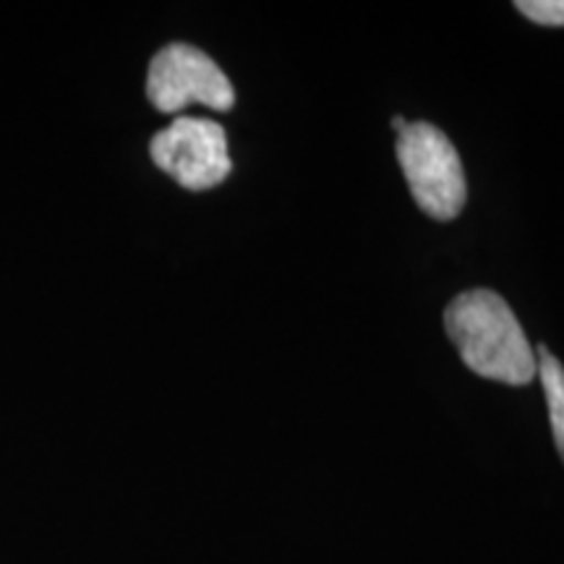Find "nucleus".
Wrapping results in <instances>:
<instances>
[{
    "label": "nucleus",
    "mask_w": 564,
    "mask_h": 564,
    "mask_svg": "<svg viewBox=\"0 0 564 564\" xmlns=\"http://www.w3.org/2000/svg\"><path fill=\"white\" fill-rule=\"evenodd\" d=\"M147 97L160 112H181L194 102L228 112L236 105V91L223 68L199 47L183 42L162 47L152 58Z\"/></svg>",
    "instance_id": "obj_3"
},
{
    "label": "nucleus",
    "mask_w": 564,
    "mask_h": 564,
    "mask_svg": "<svg viewBox=\"0 0 564 564\" xmlns=\"http://www.w3.org/2000/svg\"><path fill=\"white\" fill-rule=\"evenodd\" d=\"M405 126H408V123H405V118H403V116H394V118H392V129H394V131H398V133H400V131H403V129H405Z\"/></svg>",
    "instance_id": "obj_7"
},
{
    "label": "nucleus",
    "mask_w": 564,
    "mask_h": 564,
    "mask_svg": "<svg viewBox=\"0 0 564 564\" xmlns=\"http://www.w3.org/2000/svg\"><path fill=\"white\" fill-rule=\"evenodd\" d=\"M444 329L478 377L510 387H525L539 377L535 350L502 295L484 288L460 293L444 312Z\"/></svg>",
    "instance_id": "obj_1"
},
{
    "label": "nucleus",
    "mask_w": 564,
    "mask_h": 564,
    "mask_svg": "<svg viewBox=\"0 0 564 564\" xmlns=\"http://www.w3.org/2000/svg\"><path fill=\"white\" fill-rule=\"evenodd\" d=\"M150 154L160 171L188 192L220 186L232 171L225 129L207 118H175L167 129L154 133Z\"/></svg>",
    "instance_id": "obj_4"
},
{
    "label": "nucleus",
    "mask_w": 564,
    "mask_h": 564,
    "mask_svg": "<svg viewBox=\"0 0 564 564\" xmlns=\"http://www.w3.org/2000/svg\"><path fill=\"white\" fill-rule=\"evenodd\" d=\"M535 361H539V377L544 384L549 421H552V434L564 460V366L546 345L535 350Z\"/></svg>",
    "instance_id": "obj_5"
},
{
    "label": "nucleus",
    "mask_w": 564,
    "mask_h": 564,
    "mask_svg": "<svg viewBox=\"0 0 564 564\" xmlns=\"http://www.w3.org/2000/svg\"><path fill=\"white\" fill-rule=\"evenodd\" d=\"M514 9L541 26H564V0H518Z\"/></svg>",
    "instance_id": "obj_6"
},
{
    "label": "nucleus",
    "mask_w": 564,
    "mask_h": 564,
    "mask_svg": "<svg viewBox=\"0 0 564 564\" xmlns=\"http://www.w3.org/2000/svg\"><path fill=\"white\" fill-rule=\"evenodd\" d=\"M398 162L419 207L434 220H455L468 202L455 144L432 123H408L398 133Z\"/></svg>",
    "instance_id": "obj_2"
}]
</instances>
